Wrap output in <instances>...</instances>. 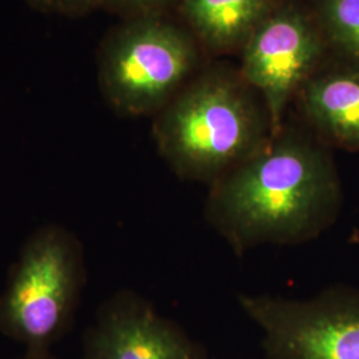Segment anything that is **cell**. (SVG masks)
<instances>
[{
    "label": "cell",
    "mask_w": 359,
    "mask_h": 359,
    "mask_svg": "<svg viewBox=\"0 0 359 359\" xmlns=\"http://www.w3.org/2000/svg\"><path fill=\"white\" fill-rule=\"evenodd\" d=\"M339 191L333 168L304 133L281 127L209 187L206 222L243 256L262 245H298L332 221Z\"/></svg>",
    "instance_id": "1"
},
{
    "label": "cell",
    "mask_w": 359,
    "mask_h": 359,
    "mask_svg": "<svg viewBox=\"0 0 359 359\" xmlns=\"http://www.w3.org/2000/svg\"><path fill=\"white\" fill-rule=\"evenodd\" d=\"M273 135L268 109L243 86L206 77L185 87L154 116L157 151L180 179L208 188Z\"/></svg>",
    "instance_id": "2"
},
{
    "label": "cell",
    "mask_w": 359,
    "mask_h": 359,
    "mask_svg": "<svg viewBox=\"0 0 359 359\" xmlns=\"http://www.w3.org/2000/svg\"><path fill=\"white\" fill-rule=\"evenodd\" d=\"M196 60L192 40L156 15L132 18L104 43L99 81L118 114L156 116L181 90Z\"/></svg>",
    "instance_id": "4"
},
{
    "label": "cell",
    "mask_w": 359,
    "mask_h": 359,
    "mask_svg": "<svg viewBox=\"0 0 359 359\" xmlns=\"http://www.w3.org/2000/svg\"><path fill=\"white\" fill-rule=\"evenodd\" d=\"M40 11L59 13L67 16L84 15L99 6H103L104 0H28Z\"/></svg>",
    "instance_id": "11"
},
{
    "label": "cell",
    "mask_w": 359,
    "mask_h": 359,
    "mask_svg": "<svg viewBox=\"0 0 359 359\" xmlns=\"http://www.w3.org/2000/svg\"><path fill=\"white\" fill-rule=\"evenodd\" d=\"M203 346L142 295L123 289L99 306L80 359H205Z\"/></svg>",
    "instance_id": "6"
},
{
    "label": "cell",
    "mask_w": 359,
    "mask_h": 359,
    "mask_svg": "<svg viewBox=\"0 0 359 359\" xmlns=\"http://www.w3.org/2000/svg\"><path fill=\"white\" fill-rule=\"evenodd\" d=\"M317 53L313 28L293 8L270 13L245 41L244 76L261 93L273 135L283 127L287 103L306 80Z\"/></svg>",
    "instance_id": "7"
},
{
    "label": "cell",
    "mask_w": 359,
    "mask_h": 359,
    "mask_svg": "<svg viewBox=\"0 0 359 359\" xmlns=\"http://www.w3.org/2000/svg\"><path fill=\"white\" fill-rule=\"evenodd\" d=\"M238 304L259 329L269 359H359V294H241Z\"/></svg>",
    "instance_id": "5"
},
{
    "label": "cell",
    "mask_w": 359,
    "mask_h": 359,
    "mask_svg": "<svg viewBox=\"0 0 359 359\" xmlns=\"http://www.w3.org/2000/svg\"><path fill=\"white\" fill-rule=\"evenodd\" d=\"M170 0H104V4H108L118 11L129 13L133 18L156 15L157 10L167 6Z\"/></svg>",
    "instance_id": "12"
},
{
    "label": "cell",
    "mask_w": 359,
    "mask_h": 359,
    "mask_svg": "<svg viewBox=\"0 0 359 359\" xmlns=\"http://www.w3.org/2000/svg\"><path fill=\"white\" fill-rule=\"evenodd\" d=\"M271 0H182L181 11L212 48L245 43L269 15Z\"/></svg>",
    "instance_id": "9"
},
{
    "label": "cell",
    "mask_w": 359,
    "mask_h": 359,
    "mask_svg": "<svg viewBox=\"0 0 359 359\" xmlns=\"http://www.w3.org/2000/svg\"><path fill=\"white\" fill-rule=\"evenodd\" d=\"M16 359H59L56 358L52 351H43V353H32V351H25L22 357Z\"/></svg>",
    "instance_id": "13"
},
{
    "label": "cell",
    "mask_w": 359,
    "mask_h": 359,
    "mask_svg": "<svg viewBox=\"0 0 359 359\" xmlns=\"http://www.w3.org/2000/svg\"><path fill=\"white\" fill-rule=\"evenodd\" d=\"M87 283L80 238L44 224L22 245L0 294V335L25 351H52L75 325Z\"/></svg>",
    "instance_id": "3"
},
{
    "label": "cell",
    "mask_w": 359,
    "mask_h": 359,
    "mask_svg": "<svg viewBox=\"0 0 359 359\" xmlns=\"http://www.w3.org/2000/svg\"><path fill=\"white\" fill-rule=\"evenodd\" d=\"M323 11L335 39L359 57V0H326Z\"/></svg>",
    "instance_id": "10"
},
{
    "label": "cell",
    "mask_w": 359,
    "mask_h": 359,
    "mask_svg": "<svg viewBox=\"0 0 359 359\" xmlns=\"http://www.w3.org/2000/svg\"><path fill=\"white\" fill-rule=\"evenodd\" d=\"M309 123L334 142L359 145V77L313 80L302 92Z\"/></svg>",
    "instance_id": "8"
}]
</instances>
